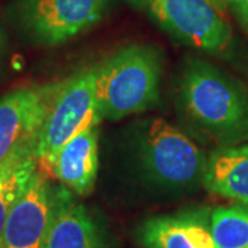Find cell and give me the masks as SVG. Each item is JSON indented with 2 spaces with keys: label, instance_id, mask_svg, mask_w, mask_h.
Segmentation results:
<instances>
[{
  "label": "cell",
  "instance_id": "6da1fadb",
  "mask_svg": "<svg viewBox=\"0 0 248 248\" xmlns=\"http://www.w3.org/2000/svg\"><path fill=\"white\" fill-rule=\"evenodd\" d=\"M178 105L186 120L221 146L248 141V94L213 63L189 58L177 86Z\"/></svg>",
  "mask_w": 248,
  "mask_h": 248
},
{
  "label": "cell",
  "instance_id": "7a4b0ae2",
  "mask_svg": "<svg viewBox=\"0 0 248 248\" xmlns=\"http://www.w3.org/2000/svg\"><path fill=\"white\" fill-rule=\"evenodd\" d=\"M97 97L102 119L120 120L157 105L163 55L155 46L120 47L95 65Z\"/></svg>",
  "mask_w": 248,
  "mask_h": 248
},
{
  "label": "cell",
  "instance_id": "3957f363",
  "mask_svg": "<svg viewBox=\"0 0 248 248\" xmlns=\"http://www.w3.org/2000/svg\"><path fill=\"white\" fill-rule=\"evenodd\" d=\"M135 164L142 181L160 192H185L203 184L207 159L202 148L164 119H149L135 135Z\"/></svg>",
  "mask_w": 248,
  "mask_h": 248
},
{
  "label": "cell",
  "instance_id": "277c9868",
  "mask_svg": "<svg viewBox=\"0 0 248 248\" xmlns=\"http://www.w3.org/2000/svg\"><path fill=\"white\" fill-rule=\"evenodd\" d=\"M101 120L95 65L83 68L57 83L39 135L37 164L47 171L63 145L83 131L99 125Z\"/></svg>",
  "mask_w": 248,
  "mask_h": 248
},
{
  "label": "cell",
  "instance_id": "5b68a950",
  "mask_svg": "<svg viewBox=\"0 0 248 248\" xmlns=\"http://www.w3.org/2000/svg\"><path fill=\"white\" fill-rule=\"evenodd\" d=\"M182 45L221 54L232 43V29L207 0H125Z\"/></svg>",
  "mask_w": 248,
  "mask_h": 248
},
{
  "label": "cell",
  "instance_id": "8992f818",
  "mask_svg": "<svg viewBox=\"0 0 248 248\" xmlns=\"http://www.w3.org/2000/svg\"><path fill=\"white\" fill-rule=\"evenodd\" d=\"M109 6L110 0H19L16 17L32 40L57 46L98 24Z\"/></svg>",
  "mask_w": 248,
  "mask_h": 248
},
{
  "label": "cell",
  "instance_id": "52a82bcc",
  "mask_svg": "<svg viewBox=\"0 0 248 248\" xmlns=\"http://www.w3.org/2000/svg\"><path fill=\"white\" fill-rule=\"evenodd\" d=\"M55 84L22 87L0 98V163L36 155Z\"/></svg>",
  "mask_w": 248,
  "mask_h": 248
},
{
  "label": "cell",
  "instance_id": "ba28073f",
  "mask_svg": "<svg viewBox=\"0 0 248 248\" xmlns=\"http://www.w3.org/2000/svg\"><path fill=\"white\" fill-rule=\"evenodd\" d=\"M54 195L55 187L37 169L4 222L0 248H45L53 218Z\"/></svg>",
  "mask_w": 248,
  "mask_h": 248
},
{
  "label": "cell",
  "instance_id": "9c48e42d",
  "mask_svg": "<svg viewBox=\"0 0 248 248\" xmlns=\"http://www.w3.org/2000/svg\"><path fill=\"white\" fill-rule=\"evenodd\" d=\"M45 248H108L95 219L73 199L69 189L55 187L53 218Z\"/></svg>",
  "mask_w": 248,
  "mask_h": 248
},
{
  "label": "cell",
  "instance_id": "30bf717a",
  "mask_svg": "<svg viewBox=\"0 0 248 248\" xmlns=\"http://www.w3.org/2000/svg\"><path fill=\"white\" fill-rule=\"evenodd\" d=\"M140 239L145 248H219L210 214L200 211L153 217L142 223Z\"/></svg>",
  "mask_w": 248,
  "mask_h": 248
},
{
  "label": "cell",
  "instance_id": "8fae6325",
  "mask_svg": "<svg viewBox=\"0 0 248 248\" xmlns=\"http://www.w3.org/2000/svg\"><path fill=\"white\" fill-rule=\"evenodd\" d=\"M98 135V125L76 135L62 146L47 169L75 195L87 196L94 189L99 166Z\"/></svg>",
  "mask_w": 248,
  "mask_h": 248
},
{
  "label": "cell",
  "instance_id": "7c38bea8",
  "mask_svg": "<svg viewBox=\"0 0 248 248\" xmlns=\"http://www.w3.org/2000/svg\"><path fill=\"white\" fill-rule=\"evenodd\" d=\"M203 185L211 193L248 204V143L214 151L207 159Z\"/></svg>",
  "mask_w": 248,
  "mask_h": 248
},
{
  "label": "cell",
  "instance_id": "4fadbf2b",
  "mask_svg": "<svg viewBox=\"0 0 248 248\" xmlns=\"http://www.w3.org/2000/svg\"><path fill=\"white\" fill-rule=\"evenodd\" d=\"M39 169L36 155H27L0 163V233L13 205L27 189Z\"/></svg>",
  "mask_w": 248,
  "mask_h": 248
},
{
  "label": "cell",
  "instance_id": "5bb4252c",
  "mask_svg": "<svg viewBox=\"0 0 248 248\" xmlns=\"http://www.w3.org/2000/svg\"><path fill=\"white\" fill-rule=\"evenodd\" d=\"M213 236L219 248H248V207H218L210 213Z\"/></svg>",
  "mask_w": 248,
  "mask_h": 248
},
{
  "label": "cell",
  "instance_id": "9a60e30c",
  "mask_svg": "<svg viewBox=\"0 0 248 248\" xmlns=\"http://www.w3.org/2000/svg\"><path fill=\"white\" fill-rule=\"evenodd\" d=\"M223 3L231 6L240 24L248 31V0H223Z\"/></svg>",
  "mask_w": 248,
  "mask_h": 248
},
{
  "label": "cell",
  "instance_id": "2e32d148",
  "mask_svg": "<svg viewBox=\"0 0 248 248\" xmlns=\"http://www.w3.org/2000/svg\"><path fill=\"white\" fill-rule=\"evenodd\" d=\"M207 1H210L213 6H215L217 9L221 11L222 9H223V6H225V3H223V0H207Z\"/></svg>",
  "mask_w": 248,
  "mask_h": 248
},
{
  "label": "cell",
  "instance_id": "e0dca14e",
  "mask_svg": "<svg viewBox=\"0 0 248 248\" xmlns=\"http://www.w3.org/2000/svg\"><path fill=\"white\" fill-rule=\"evenodd\" d=\"M3 51V35H1V31H0V54Z\"/></svg>",
  "mask_w": 248,
  "mask_h": 248
}]
</instances>
